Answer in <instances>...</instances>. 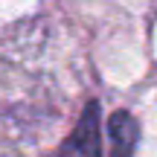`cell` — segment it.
Segmentation results:
<instances>
[{"label": "cell", "instance_id": "obj_1", "mask_svg": "<svg viewBox=\"0 0 157 157\" xmlns=\"http://www.w3.org/2000/svg\"><path fill=\"white\" fill-rule=\"evenodd\" d=\"M102 134H99V102H87L78 117L73 134L47 157H99Z\"/></svg>", "mask_w": 157, "mask_h": 157}, {"label": "cell", "instance_id": "obj_2", "mask_svg": "<svg viewBox=\"0 0 157 157\" xmlns=\"http://www.w3.org/2000/svg\"><path fill=\"white\" fill-rule=\"evenodd\" d=\"M137 137L140 128L134 117L128 111H117L111 117V157H131L137 148Z\"/></svg>", "mask_w": 157, "mask_h": 157}]
</instances>
